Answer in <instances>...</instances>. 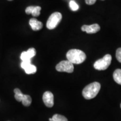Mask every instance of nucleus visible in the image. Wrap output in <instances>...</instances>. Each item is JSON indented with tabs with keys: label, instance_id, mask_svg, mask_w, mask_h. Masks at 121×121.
<instances>
[{
	"label": "nucleus",
	"instance_id": "11",
	"mask_svg": "<svg viewBox=\"0 0 121 121\" xmlns=\"http://www.w3.org/2000/svg\"><path fill=\"white\" fill-rule=\"evenodd\" d=\"M29 24L31 28L34 31H38L43 28V23L39 22L35 18H32L30 20Z\"/></svg>",
	"mask_w": 121,
	"mask_h": 121
},
{
	"label": "nucleus",
	"instance_id": "21",
	"mask_svg": "<svg viewBox=\"0 0 121 121\" xmlns=\"http://www.w3.org/2000/svg\"></svg>",
	"mask_w": 121,
	"mask_h": 121
},
{
	"label": "nucleus",
	"instance_id": "1",
	"mask_svg": "<svg viewBox=\"0 0 121 121\" xmlns=\"http://www.w3.org/2000/svg\"><path fill=\"white\" fill-rule=\"evenodd\" d=\"M67 60L73 64H81L86 58V56L83 51L79 49L69 50L66 54Z\"/></svg>",
	"mask_w": 121,
	"mask_h": 121
},
{
	"label": "nucleus",
	"instance_id": "19",
	"mask_svg": "<svg viewBox=\"0 0 121 121\" xmlns=\"http://www.w3.org/2000/svg\"><path fill=\"white\" fill-rule=\"evenodd\" d=\"M9 1H13V0H9Z\"/></svg>",
	"mask_w": 121,
	"mask_h": 121
},
{
	"label": "nucleus",
	"instance_id": "16",
	"mask_svg": "<svg viewBox=\"0 0 121 121\" xmlns=\"http://www.w3.org/2000/svg\"><path fill=\"white\" fill-rule=\"evenodd\" d=\"M69 5V7H70L71 10H72L73 11H77V10H78V9H79V6H78V5L77 4V3L75 1H73V0H71V1H70Z\"/></svg>",
	"mask_w": 121,
	"mask_h": 121
},
{
	"label": "nucleus",
	"instance_id": "3",
	"mask_svg": "<svg viewBox=\"0 0 121 121\" xmlns=\"http://www.w3.org/2000/svg\"><path fill=\"white\" fill-rule=\"evenodd\" d=\"M112 62V56L110 54H106L103 58L96 60L94 64V67L97 70H105L109 67Z\"/></svg>",
	"mask_w": 121,
	"mask_h": 121
},
{
	"label": "nucleus",
	"instance_id": "12",
	"mask_svg": "<svg viewBox=\"0 0 121 121\" xmlns=\"http://www.w3.org/2000/svg\"><path fill=\"white\" fill-rule=\"evenodd\" d=\"M114 80L119 85H121V69H117L113 73Z\"/></svg>",
	"mask_w": 121,
	"mask_h": 121
},
{
	"label": "nucleus",
	"instance_id": "5",
	"mask_svg": "<svg viewBox=\"0 0 121 121\" xmlns=\"http://www.w3.org/2000/svg\"><path fill=\"white\" fill-rule=\"evenodd\" d=\"M56 69L58 72H66L72 73L73 72V64L69 60H62L57 65Z\"/></svg>",
	"mask_w": 121,
	"mask_h": 121
},
{
	"label": "nucleus",
	"instance_id": "9",
	"mask_svg": "<svg viewBox=\"0 0 121 121\" xmlns=\"http://www.w3.org/2000/svg\"><path fill=\"white\" fill-rule=\"evenodd\" d=\"M100 29V27L98 24H92L90 25H83L81 30L83 31H85L87 34H94L98 32Z\"/></svg>",
	"mask_w": 121,
	"mask_h": 121
},
{
	"label": "nucleus",
	"instance_id": "7",
	"mask_svg": "<svg viewBox=\"0 0 121 121\" xmlns=\"http://www.w3.org/2000/svg\"><path fill=\"white\" fill-rule=\"evenodd\" d=\"M36 55V50L34 48H31L27 51L22 52L21 54L20 58L22 61H31V59Z\"/></svg>",
	"mask_w": 121,
	"mask_h": 121
},
{
	"label": "nucleus",
	"instance_id": "6",
	"mask_svg": "<svg viewBox=\"0 0 121 121\" xmlns=\"http://www.w3.org/2000/svg\"><path fill=\"white\" fill-rule=\"evenodd\" d=\"M21 67L25 70L27 74H34L37 72V67L31 63V61H22Z\"/></svg>",
	"mask_w": 121,
	"mask_h": 121
},
{
	"label": "nucleus",
	"instance_id": "15",
	"mask_svg": "<svg viewBox=\"0 0 121 121\" xmlns=\"http://www.w3.org/2000/svg\"><path fill=\"white\" fill-rule=\"evenodd\" d=\"M14 93L15 99H16L17 102H22V96H23L24 94L22 93V92L20 90L17 88L15 89L14 90Z\"/></svg>",
	"mask_w": 121,
	"mask_h": 121
},
{
	"label": "nucleus",
	"instance_id": "10",
	"mask_svg": "<svg viewBox=\"0 0 121 121\" xmlns=\"http://www.w3.org/2000/svg\"><path fill=\"white\" fill-rule=\"evenodd\" d=\"M41 7L40 6H29L26 7L25 13L27 14H31L33 16H39L40 14Z\"/></svg>",
	"mask_w": 121,
	"mask_h": 121
},
{
	"label": "nucleus",
	"instance_id": "20",
	"mask_svg": "<svg viewBox=\"0 0 121 121\" xmlns=\"http://www.w3.org/2000/svg\"></svg>",
	"mask_w": 121,
	"mask_h": 121
},
{
	"label": "nucleus",
	"instance_id": "18",
	"mask_svg": "<svg viewBox=\"0 0 121 121\" xmlns=\"http://www.w3.org/2000/svg\"><path fill=\"white\" fill-rule=\"evenodd\" d=\"M96 0H85V2L87 4L89 5H92L96 2Z\"/></svg>",
	"mask_w": 121,
	"mask_h": 121
},
{
	"label": "nucleus",
	"instance_id": "8",
	"mask_svg": "<svg viewBox=\"0 0 121 121\" xmlns=\"http://www.w3.org/2000/svg\"><path fill=\"white\" fill-rule=\"evenodd\" d=\"M43 100L44 103L48 108H51L54 105V96L51 91H45L43 94Z\"/></svg>",
	"mask_w": 121,
	"mask_h": 121
},
{
	"label": "nucleus",
	"instance_id": "14",
	"mask_svg": "<svg viewBox=\"0 0 121 121\" xmlns=\"http://www.w3.org/2000/svg\"><path fill=\"white\" fill-rule=\"evenodd\" d=\"M49 121H68L67 119L65 116L56 114L53 116L52 118L49 119Z\"/></svg>",
	"mask_w": 121,
	"mask_h": 121
},
{
	"label": "nucleus",
	"instance_id": "4",
	"mask_svg": "<svg viewBox=\"0 0 121 121\" xmlns=\"http://www.w3.org/2000/svg\"><path fill=\"white\" fill-rule=\"evenodd\" d=\"M62 18V16L60 13L56 12L53 13L48 19L46 25L47 28L49 30H52L56 28V26L61 21Z\"/></svg>",
	"mask_w": 121,
	"mask_h": 121
},
{
	"label": "nucleus",
	"instance_id": "13",
	"mask_svg": "<svg viewBox=\"0 0 121 121\" xmlns=\"http://www.w3.org/2000/svg\"><path fill=\"white\" fill-rule=\"evenodd\" d=\"M32 99H31V96L29 95H23L22 98V103L25 107H29L31 103Z\"/></svg>",
	"mask_w": 121,
	"mask_h": 121
},
{
	"label": "nucleus",
	"instance_id": "2",
	"mask_svg": "<svg viewBox=\"0 0 121 121\" xmlns=\"http://www.w3.org/2000/svg\"><path fill=\"white\" fill-rule=\"evenodd\" d=\"M100 87V84L98 82H94L87 85L82 90L83 96L85 99L88 100L94 98L99 93Z\"/></svg>",
	"mask_w": 121,
	"mask_h": 121
},
{
	"label": "nucleus",
	"instance_id": "17",
	"mask_svg": "<svg viewBox=\"0 0 121 121\" xmlns=\"http://www.w3.org/2000/svg\"><path fill=\"white\" fill-rule=\"evenodd\" d=\"M116 58L119 62L121 63V48H118L116 51Z\"/></svg>",
	"mask_w": 121,
	"mask_h": 121
}]
</instances>
